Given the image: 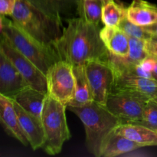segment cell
I'll return each mask as SVG.
<instances>
[{"instance_id": "17", "label": "cell", "mask_w": 157, "mask_h": 157, "mask_svg": "<svg viewBox=\"0 0 157 157\" xmlns=\"http://www.w3.org/2000/svg\"><path fill=\"white\" fill-rule=\"evenodd\" d=\"M48 94L33 88L31 86L20 90L11 99L29 113L41 118L44 101Z\"/></svg>"}, {"instance_id": "14", "label": "cell", "mask_w": 157, "mask_h": 157, "mask_svg": "<svg viewBox=\"0 0 157 157\" xmlns=\"http://www.w3.org/2000/svg\"><path fill=\"white\" fill-rule=\"evenodd\" d=\"M0 123L9 136L19 141L25 147L29 145V140L20 125L13 101L2 94H0Z\"/></svg>"}, {"instance_id": "30", "label": "cell", "mask_w": 157, "mask_h": 157, "mask_svg": "<svg viewBox=\"0 0 157 157\" xmlns=\"http://www.w3.org/2000/svg\"><path fill=\"white\" fill-rule=\"evenodd\" d=\"M149 43H151V44H157V35H152L151 37L150 38V39L148 41H146Z\"/></svg>"}, {"instance_id": "25", "label": "cell", "mask_w": 157, "mask_h": 157, "mask_svg": "<svg viewBox=\"0 0 157 157\" xmlns=\"http://www.w3.org/2000/svg\"><path fill=\"white\" fill-rule=\"evenodd\" d=\"M137 124L157 130V101L156 99L151 98L146 103L142 121Z\"/></svg>"}, {"instance_id": "26", "label": "cell", "mask_w": 157, "mask_h": 157, "mask_svg": "<svg viewBox=\"0 0 157 157\" xmlns=\"http://www.w3.org/2000/svg\"><path fill=\"white\" fill-rule=\"evenodd\" d=\"M17 0H0V13L6 16H11L13 13Z\"/></svg>"}, {"instance_id": "7", "label": "cell", "mask_w": 157, "mask_h": 157, "mask_svg": "<svg viewBox=\"0 0 157 157\" xmlns=\"http://www.w3.org/2000/svg\"><path fill=\"white\" fill-rule=\"evenodd\" d=\"M151 98L121 92H111L106 106L124 124H140L147 101Z\"/></svg>"}, {"instance_id": "12", "label": "cell", "mask_w": 157, "mask_h": 157, "mask_svg": "<svg viewBox=\"0 0 157 157\" xmlns=\"http://www.w3.org/2000/svg\"><path fill=\"white\" fill-rule=\"evenodd\" d=\"M52 19L63 24L69 18L78 16L81 0H26Z\"/></svg>"}, {"instance_id": "8", "label": "cell", "mask_w": 157, "mask_h": 157, "mask_svg": "<svg viewBox=\"0 0 157 157\" xmlns=\"http://www.w3.org/2000/svg\"><path fill=\"white\" fill-rule=\"evenodd\" d=\"M94 101L106 105L111 93L114 71L109 61L90 60L84 64Z\"/></svg>"}, {"instance_id": "4", "label": "cell", "mask_w": 157, "mask_h": 157, "mask_svg": "<svg viewBox=\"0 0 157 157\" xmlns=\"http://www.w3.org/2000/svg\"><path fill=\"white\" fill-rule=\"evenodd\" d=\"M11 17L25 32L47 46L53 45L64 28L63 24L52 19L26 0H17Z\"/></svg>"}, {"instance_id": "15", "label": "cell", "mask_w": 157, "mask_h": 157, "mask_svg": "<svg viewBox=\"0 0 157 157\" xmlns=\"http://www.w3.org/2000/svg\"><path fill=\"white\" fill-rule=\"evenodd\" d=\"M100 35L110 54L120 57H126L129 54L130 37L119 27L104 25Z\"/></svg>"}, {"instance_id": "31", "label": "cell", "mask_w": 157, "mask_h": 157, "mask_svg": "<svg viewBox=\"0 0 157 157\" xmlns=\"http://www.w3.org/2000/svg\"><path fill=\"white\" fill-rule=\"evenodd\" d=\"M103 1H104V2H106V1H107V0H103Z\"/></svg>"}, {"instance_id": "33", "label": "cell", "mask_w": 157, "mask_h": 157, "mask_svg": "<svg viewBox=\"0 0 157 157\" xmlns=\"http://www.w3.org/2000/svg\"><path fill=\"white\" fill-rule=\"evenodd\" d=\"M156 81H157V79H156Z\"/></svg>"}, {"instance_id": "3", "label": "cell", "mask_w": 157, "mask_h": 157, "mask_svg": "<svg viewBox=\"0 0 157 157\" xmlns=\"http://www.w3.org/2000/svg\"><path fill=\"white\" fill-rule=\"evenodd\" d=\"M0 24L1 35L45 75L51 66L61 60L52 46L41 44L6 15H1Z\"/></svg>"}, {"instance_id": "23", "label": "cell", "mask_w": 157, "mask_h": 157, "mask_svg": "<svg viewBox=\"0 0 157 157\" xmlns=\"http://www.w3.org/2000/svg\"><path fill=\"white\" fill-rule=\"evenodd\" d=\"M148 55L146 50V41L130 37V52L128 55L126 57L114 56L123 62L140 64Z\"/></svg>"}, {"instance_id": "29", "label": "cell", "mask_w": 157, "mask_h": 157, "mask_svg": "<svg viewBox=\"0 0 157 157\" xmlns=\"http://www.w3.org/2000/svg\"><path fill=\"white\" fill-rule=\"evenodd\" d=\"M154 58V57H153ZM153 73L155 75V80L157 79V58H154V63H153Z\"/></svg>"}, {"instance_id": "2", "label": "cell", "mask_w": 157, "mask_h": 157, "mask_svg": "<svg viewBox=\"0 0 157 157\" xmlns=\"http://www.w3.org/2000/svg\"><path fill=\"white\" fill-rule=\"evenodd\" d=\"M83 123L85 144L90 154L101 157L103 147L110 135L123 124V121L108 110L106 105L93 101L81 107L67 106Z\"/></svg>"}, {"instance_id": "22", "label": "cell", "mask_w": 157, "mask_h": 157, "mask_svg": "<svg viewBox=\"0 0 157 157\" xmlns=\"http://www.w3.org/2000/svg\"><path fill=\"white\" fill-rule=\"evenodd\" d=\"M127 15V9L122 7L114 0H107L102 9V23L106 26L118 27Z\"/></svg>"}, {"instance_id": "20", "label": "cell", "mask_w": 157, "mask_h": 157, "mask_svg": "<svg viewBox=\"0 0 157 157\" xmlns=\"http://www.w3.org/2000/svg\"><path fill=\"white\" fill-rule=\"evenodd\" d=\"M142 147H144L142 145L120 134L116 130V131L110 135L104 144L101 153V157L118 156L133 152Z\"/></svg>"}, {"instance_id": "27", "label": "cell", "mask_w": 157, "mask_h": 157, "mask_svg": "<svg viewBox=\"0 0 157 157\" xmlns=\"http://www.w3.org/2000/svg\"><path fill=\"white\" fill-rule=\"evenodd\" d=\"M146 50L149 55L157 58V44L146 41Z\"/></svg>"}, {"instance_id": "24", "label": "cell", "mask_w": 157, "mask_h": 157, "mask_svg": "<svg viewBox=\"0 0 157 157\" xmlns=\"http://www.w3.org/2000/svg\"><path fill=\"white\" fill-rule=\"evenodd\" d=\"M118 27L124 31L129 37H133L144 41H148L152 35L150 32L144 29V26L138 25L132 22L130 20L128 19L127 15L123 18Z\"/></svg>"}, {"instance_id": "16", "label": "cell", "mask_w": 157, "mask_h": 157, "mask_svg": "<svg viewBox=\"0 0 157 157\" xmlns=\"http://www.w3.org/2000/svg\"><path fill=\"white\" fill-rule=\"evenodd\" d=\"M129 20L140 26H148L157 22V6L145 0H133L127 8Z\"/></svg>"}, {"instance_id": "6", "label": "cell", "mask_w": 157, "mask_h": 157, "mask_svg": "<svg viewBox=\"0 0 157 157\" xmlns=\"http://www.w3.org/2000/svg\"><path fill=\"white\" fill-rule=\"evenodd\" d=\"M48 95L67 106L74 99L75 78L73 65L63 60L56 61L46 74Z\"/></svg>"}, {"instance_id": "1", "label": "cell", "mask_w": 157, "mask_h": 157, "mask_svg": "<svg viewBox=\"0 0 157 157\" xmlns=\"http://www.w3.org/2000/svg\"><path fill=\"white\" fill-rule=\"evenodd\" d=\"M66 21L67 26L52 45L60 59L73 66L84 64L90 60L108 61L110 52L100 35V25L80 16Z\"/></svg>"}, {"instance_id": "5", "label": "cell", "mask_w": 157, "mask_h": 157, "mask_svg": "<svg viewBox=\"0 0 157 157\" xmlns=\"http://www.w3.org/2000/svg\"><path fill=\"white\" fill-rule=\"evenodd\" d=\"M66 109L67 106L47 95L41 116L45 136L41 148L50 156L61 153L64 144L71 138Z\"/></svg>"}, {"instance_id": "9", "label": "cell", "mask_w": 157, "mask_h": 157, "mask_svg": "<svg viewBox=\"0 0 157 157\" xmlns=\"http://www.w3.org/2000/svg\"><path fill=\"white\" fill-rule=\"evenodd\" d=\"M0 51L4 52L5 55L10 59L31 87L48 94L47 78L45 74L43 73L32 61L12 45L2 35Z\"/></svg>"}, {"instance_id": "11", "label": "cell", "mask_w": 157, "mask_h": 157, "mask_svg": "<svg viewBox=\"0 0 157 157\" xmlns=\"http://www.w3.org/2000/svg\"><path fill=\"white\" fill-rule=\"evenodd\" d=\"M29 84L9 58L0 51V94L12 98Z\"/></svg>"}, {"instance_id": "19", "label": "cell", "mask_w": 157, "mask_h": 157, "mask_svg": "<svg viewBox=\"0 0 157 157\" xmlns=\"http://www.w3.org/2000/svg\"><path fill=\"white\" fill-rule=\"evenodd\" d=\"M120 134L143 147L157 146V130L137 124H123L117 129Z\"/></svg>"}, {"instance_id": "28", "label": "cell", "mask_w": 157, "mask_h": 157, "mask_svg": "<svg viewBox=\"0 0 157 157\" xmlns=\"http://www.w3.org/2000/svg\"><path fill=\"white\" fill-rule=\"evenodd\" d=\"M144 29H145L147 32H150L151 35H157V22L155 23V24L150 25L144 26Z\"/></svg>"}, {"instance_id": "21", "label": "cell", "mask_w": 157, "mask_h": 157, "mask_svg": "<svg viewBox=\"0 0 157 157\" xmlns=\"http://www.w3.org/2000/svg\"><path fill=\"white\" fill-rule=\"evenodd\" d=\"M103 0H81L78 6V16L93 24L102 22Z\"/></svg>"}, {"instance_id": "18", "label": "cell", "mask_w": 157, "mask_h": 157, "mask_svg": "<svg viewBox=\"0 0 157 157\" xmlns=\"http://www.w3.org/2000/svg\"><path fill=\"white\" fill-rule=\"evenodd\" d=\"M73 71L75 78V93L74 99L68 105L81 107L94 101L84 64L73 66Z\"/></svg>"}, {"instance_id": "10", "label": "cell", "mask_w": 157, "mask_h": 157, "mask_svg": "<svg viewBox=\"0 0 157 157\" xmlns=\"http://www.w3.org/2000/svg\"><path fill=\"white\" fill-rule=\"evenodd\" d=\"M111 92H121L157 98V81L141 77L129 76L114 73Z\"/></svg>"}, {"instance_id": "32", "label": "cell", "mask_w": 157, "mask_h": 157, "mask_svg": "<svg viewBox=\"0 0 157 157\" xmlns=\"http://www.w3.org/2000/svg\"><path fill=\"white\" fill-rule=\"evenodd\" d=\"M156 101H157V98H156Z\"/></svg>"}, {"instance_id": "13", "label": "cell", "mask_w": 157, "mask_h": 157, "mask_svg": "<svg viewBox=\"0 0 157 157\" xmlns=\"http://www.w3.org/2000/svg\"><path fill=\"white\" fill-rule=\"evenodd\" d=\"M12 101L20 125L29 140V145L33 150L41 148L45 139L41 119L26 111L13 100Z\"/></svg>"}]
</instances>
